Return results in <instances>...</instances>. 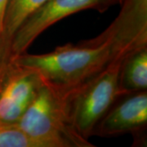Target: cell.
<instances>
[{
	"mask_svg": "<svg viewBox=\"0 0 147 147\" xmlns=\"http://www.w3.org/2000/svg\"><path fill=\"white\" fill-rule=\"evenodd\" d=\"M11 62V61L8 51L4 47L0 46V87L3 84L6 74L9 69Z\"/></svg>",
	"mask_w": 147,
	"mask_h": 147,
	"instance_id": "obj_10",
	"label": "cell"
},
{
	"mask_svg": "<svg viewBox=\"0 0 147 147\" xmlns=\"http://www.w3.org/2000/svg\"><path fill=\"white\" fill-rule=\"evenodd\" d=\"M16 123L40 147L94 146L74 129L62 97L44 82Z\"/></svg>",
	"mask_w": 147,
	"mask_h": 147,
	"instance_id": "obj_3",
	"label": "cell"
},
{
	"mask_svg": "<svg viewBox=\"0 0 147 147\" xmlns=\"http://www.w3.org/2000/svg\"><path fill=\"white\" fill-rule=\"evenodd\" d=\"M7 2H8V0H0V35H1V32H2L3 20V16H4V12H5Z\"/></svg>",
	"mask_w": 147,
	"mask_h": 147,
	"instance_id": "obj_11",
	"label": "cell"
},
{
	"mask_svg": "<svg viewBox=\"0 0 147 147\" xmlns=\"http://www.w3.org/2000/svg\"><path fill=\"white\" fill-rule=\"evenodd\" d=\"M117 3L119 0H47L13 35L9 47L11 61L26 53L37 37L64 18L88 9L103 13Z\"/></svg>",
	"mask_w": 147,
	"mask_h": 147,
	"instance_id": "obj_4",
	"label": "cell"
},
{
	"mask_svg": "<svg viewBox=\"0 0 147 147\" xmlns=\"http://www.w3.org/2000/svg\"><path fill=\"white\" fill-rule=\"evenodd\" d=\"M42 84L37 71L11 61L0 87V121L16 123Z\"/></svg>",
	"mask_w": 147,
	"mask_h": 147,
	"instance_id": "obj_6",
	"label": "cell"
},
{
	"mask_svg": "<svg viewBox=\"0 0 147 147\" xmlns=\"http://www.w3.org/2000/svg\"><path fill=\"white\" fill-rule=\"evenodd\" d=\"M0 147H40L16 123L0 121Z\"/></svg>",
	"mask_w": 147,
	"mask_h": 147,
	"instance_id": "obj_9",
	"label": "cell"
},
{
	"mask_svg": "<svg viewBox=\"0 0 147 147\" xmlns=\"http://www.w3.org/2000/svg\"><path fill=\"white\" fill-rule=\"evenodd\" d=\"M123 2V0H119V4H121V3Z\"/></svg>",
	"mask_w": 147,
	"mask_h": 147,
	"instance_id": "obj_12",
	"label": "cell"
},
{
	"mask_svg": "<svg viewBox=\"0 0 147 147\" xmlns=\"http://www.w3.org/2000/svg\"><path fill=\"white\" fill-rule=\"evenodd\" d=\"M147 126V92L123 96L110 107L95 127L93 136L110 137L131 133L142 138ZM134 137V138H135Z\"/></svg>",
	"mask_w": 147,
	"mask_h": 147,
	"instance_id": "obj_5",
	"label": "cell"
},
{
	"mask_svg": "<svg viewBox=\"0 0 147 147\" xmlns=\"http://www.w3.org/2000/svg\"><path fill=\"white\" fill-rule=\"evenodd\" d=\"M143 46L123 50L102 71L62 97L69 120L79 136L87 140L93 136L97 123L123 96L120 89L123 65L130 53Z\"/></svg>",
	"mask_w": 147,
	"mask_h": 147,
	"instance_id": "obj_2",
	"label": "cell"
},
{
	"mask_svg": "<svg viewBox=\"0 0 147 147\" xmlns=\"http://www.w3.org/2000/svg\"><path fill=\"white\" fill-rule=\"evenodd\" d=\"M147 45L130 53L123 65L120 89L123 96L146 91Z\"/></svg>",
	"mask_w": 147,
	"mask_h": 147,
	"instance_id": "obj_7",
	"label": "cell"
},
{
	"mask_svg": "<svg viewBox=\"0 0 147 147\" xmlns=\"http://www.w3.org/2000/svg\"><path fill=\"white\" fill-rule=\"evenodd\" d=\"M47 0H8L6 7L0 45L9 52L11 40L21 25Z\"/></svg>",
	"mask_w": 147,
	"mask_h": 147,
	"instance_id": "obj_8",
	"label": "cell"
},
{
	"mask_svg": "<svg viewBox=\"0 0 147 147\" xmlns=\"http://www.w3.org/2000/svg\"><path fill=\"white\" fill-rule=\"evenodd\" d=\"M114 21L100 34L45 54L23 53L11 61L32 69L61 97L102 71L123 50L147 45V0H123Z\"/></svg>",
	"mask_w": 147,
	"mask_h": 147,
	"instance_id": "obj_1",
	"label": "cell"
}]
</instances>
